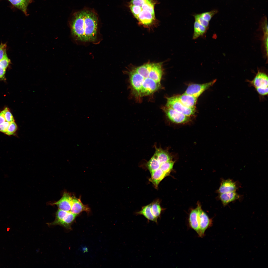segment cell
<instances>
[{
    "instance_id": "obj_23",
    "label": "cell",
    "mask_w": 268,
    "mask_h": 268,
    "mask_svg": "<svg viewBox=\"0 0 268 268\" xmlns=\"http://www.w3.org/2000/svg\"><path fill=\"white\" fill-rule=\"evenodd\" d=\"M195 21H196L202 25L208 28L209 26V22L204 19L201 15L200 14H196L194 15Z\"/></svg>"
},
{
    "instance_id": "obj_1",
    "label": "cell",
    "mask_w": 268,
    "mask_h": 268,
    "mask_svg": "<svg viewBox=\"0 0 268 268\" xmlns=\"http://www.w3.org/2000/svg\"><path fill=\"white\" fill-rule=\"evenodd\" d=\"M132 93L136 98L150 95L161 87L163 73L161 63H148L131 69L129 73Z\"/></svg>"
},
{
    "instance_id": "obj_5",
    "label": "cell",
    "mask_w": 268,
    "mask_h": 268,
    "mask_svg": "<svg viewBox=\"0 0 268 268\" xmlns=\"http://www.w3.org/2000/svg\"><path fill=\"white\" fill-rule=\"evenodd\" d=\"M163 109L169 120L173 123H185L189 122L190 120V117L166 106L163 107Z\"/></svg>"
},
{
    "instance_id": "obj_10",
    "label": "cell",
    "mask_w": 268,
    "mask_h": 268,
    "mask_svg": "<svg viewBox=\"0 0 268 268\" xmlns=\"http://www.w3.org/2000/svg\"><path fill=\"white\" fill-rule=\"evenodd\" d=\"M90 209L87 205L83 204L79 199L72 197V204L70 211L77 215L81 212L85 211L89 212Z\"/></svg>"
},
{
    "instance_id": "obj_25",
    "label": "cell",
    "mask_w": 268,
    "mask_h": 268,
    "mask_svg": "<svg viewBox=\"0 0 268 268\" xmlns=\"http://www.w3.org/2000/svg\"><path fill=\"white\" fill-rule=\"evenodd\" d=\"M2 112L4 114L6 121L9 122L14 121L13 117L7 108H5Z\"/></svg>"
},
{
    "instance_id": "obj_28",
    "label": "cell",
    "mask_w": 268,
    "mask_h": 268,
    "mask_svg": "<svg viewBox=\"0 0 268 268\" xmlns=\"http://www.w3.org/2000/svg\"><path fill=\"white\" fill-rule=\"evenodd\" d=\"M10 123L6 121L0 124V131L5 134Z\"/></svg>"
},
{
    "instance_id": "obj_8",
    "label": "cell",
    "mask_w": 268,
    "mask_h": 268,
    "mask_svg": "<svg viewBox=\"0 0 268 268\" xmlns=\"http://www.w3.org/2000/svg\"><path fill=\"white\" fill-rule=\"evenodd\" d=\"M140 7V12L136 18L139 23L145 27H149L153 25L156 20L155 12L142 9Z\"/></svg>"
},
{
    "instance_id": "obj_14",
    "label": "cell",
    "mask_w": 268,
    "mask_h": 268,
    "mask_svg": "<svg viewBox=\"0 0 268 268\" xmlns=\"http://www.w3.org/2000/svg\"><path fill=\"white\" fill-rule=\"evenodd\" d=\"M189 222L191 227L200 235L198 221V210L197 207L192 210L189 216Z\"/></svg>"
},
{
    "instance_id": "obj_3",
    "label": "cell",
    "mask_w": 268,
    "mask_h": 268,
    "mask_svg": "<svg viewBox=\"0 0 268 268\" xmlns=\"http://www.w3.org/2000/svg\"><path fill=\"white\" fill-rule=\"evenodd\" d=\"M268 76L265 73L258 71L252 80H247L250 85L254 87L260 97L268 95Z\"/></svg>"
},
{
    "instance_id": "obj_13",
    "label": "cell",
    "mask_w": 268,
    "mask_h": 268,
    "mask_svg": "<svg viewBox=\"0 0 268 268\" xmlns=\"http://www.w3.org/2000/svg\"><path fill=\"white\" fill-rule=\"evenodd\" d=\"M151 177L149 179L156 189H157L160 183L163 179L167 176V174L159 168L150 173Z\"/></svg>"
},
{
    "instance_id": "obj_2",
    "label": "cell",
    "mask_w": 268,
    "mask_h": 268,
    "mask_svg": "<svg viewBox=\"0 0 268 268\" xmlns=\"http://www.w3.org/2000/svg\"><path fill=\"white\" fill-rule=\"evenodd\" d=\"M72 35L77 40L93 42L97 38V14L93 10L86 8L74 13L70 21Z\"/></svg>"
},
{
    "instance_id": "obj_22",
    "label": "cell",
    "mask_w": 268,
    "mask_h": 268,
    "mask_svg": "<svg viewBox=\"0 0 268 268\" xmlns=\"http://www.w3.org/2000/svg\"><path fill=\"white\" fill-rule=\"evenodd\" d=\"M218 12L217 10L214 9L210 11L202 13L200 14L204 19L209 22L212 17Z\"/></svg>"
},
{
    "instance_id": "obj_17",
    "label": "cell",
    "mask_w": 268,
    "mask_h": 268,
    "mask_svg": "<svg viewBox=\"0 0 268 268\" xmlns=\"http://www.w3.org/2000/svg\"><path fill=\"white\" fill-rule=\"evenodd\" d=\"M137 214L143 215L148 220L150 221L157 223V219L153 215L151 209V203L142 207L141 210L136 213Z\"/></svg>"
},
{
    "instance_id": "obj_29",
    "label": "cell",
    "mask_w": 268,
    "mask_h": 268,
    "mask_svg": "<svg viewBox=\"0 0 268 268\" xmlns=\"http://www.w3.org/2000/svg\"><path fill=\"white\" fill-rule=\"evenodd\" d=\"M6 121L4 114L2 111L0 113V125Z\"/></svg>"
},
{
    "instance_id": "obj_16",
    "label": "cell",
    "mask_w": 268,
    "mask_h": 268,
    "mask_svg": "<svg viewBox=\"0 0 268 268\" xmlns=\"http://www.w3.org/2000/svg\"><path fill=\"white\" fill-rule=\"evenodd\" d=\"M239 198V195L235 191L220 194L219 196L220 199L224 206L238 199Z\"/></svg>"
},
{
    "instance_id": "obj_4",
    "label": "cell",
    "mask_w": 268,
    "mask_h": 268,
    "mask_svg": "<svg viewBox=\"0 0 268 268\" xmlns=\"http://www.w3.org/2000/svg\"><path fill=\"white\" fill-rule=\"evenodd\" d=\"M165 106L190 117L194 115L196 111L195 108H189L184 106L180 101L177 96L167 98Z\"/></svg>"
},
{
    "instance_id": "obj_24",
    "label": "cell",
    "mask_w": 268,
    "mask_h": 268,
    "mask_svg": "<svg viewBox=\"0 0 268 268\" xmlns=\"http://www.w3.org/2000/svg\"><path fill=\"white\" fill-rule=\"evenodd\" d=\"M17 127L14 121L10 123L5 134L8 135H12L16 131Z\"/></svg>"
},
{
    "instance_id": "obj_30",
    "label": "cell",
    "mask_w": 268,
    "mask_h": 268,
    "mask_svg": "<svg viewBox=\"0 0 268 268\" xmlns=\"http://www.w3.org/2000/svg\"><path fill=\"white\" fill-rule=\"evenodd\" d=\"M6 69L0 67V78L3 77L5 73Z\"/></svg>"
},
{
    "instance_id": "obj_7",
    "label": "cell",
    "mask_w": 268,
    "mask_h": 268,
    "mask_svg": "<svg viewBox=\"0 0 268 268\" xmlns=\"http://www.w3.org/2000/svg\"><path fill=\"white\" fill-rule=\"evenodd\" d=\"M198 210V221L200 231L199 236L202 237L206 230L212 224V221L202 210L200 204L197 207Z\"/></svg>"
},
{
    "instance_id": "obj_18",
    "label": "cell",
    "mask_w": 268,
    "mask_h": 268,
    "mask_svg": "<svg viewBox=\"0 0 268 268\" xmlns=\"http://www.w3.org/2000/svg\"><path fill=\"white\" fill-rule=\"evenodd\" d=\"M77 215L74 214L70 211L68 212L66 215L60 222L59 225L67 229H70L71 225Z\"/></svg>"
},
{
    "instance_id": "obj_15",
    "label": "cell",
    "mask_w": 268,
    "mask_h": 268,
    "mask_svg": "<svg viewBox=\"0 0 268 268\" xmlns=\"http://www.w3.org/2000/svg\"><path fill=\"white\" fill-rule=\"evenodd\" d=\"M14 6L22 11L28 16L27 10L29 4L32 2V0H8Z\"/></svg>"
},
{
    "instance_id": "obj_6",
    "label": "cell",
    "mask_w": 268,
    "mask_h": 268,
    "mask_svg": "<svg viewBox=\"0 0 268 268\" xmlns=\"http://www.w3.org/2000/svg\"><path fill=\"white\" fill-rule=\"evenodd\" d=\"M216 81V79H215L204 84H190L188 86L184 93L198 98L203 92L212 86Z\"/></svg>"
},
{
    "instance_id": "obj_12",
    "label": "cell",
    "mask_w": 268,
    "mask_h": 268,
    "mask_svg": "<svg viewBox=\"0 0 268 268\" xmlns=\"http://www.w3.org/2000/svg\"><path fill=\"white\" fill-rule=\"evenodd\" d=\"M237 189L236 185L232 180L227 179L222 180L218 190L220 194L235 191Z\"/></svg>"
},
{
    "instance_id": "obj_19",
    "label": "cell",
    "mask_w": 268,
    "mask_h": 268,
    "mask_svg": "<svg viewBox=\"0 0 268 268\" xmlns=\"http://www.w3.org/2000/svg\"><path fill=\"white\" fill-rule=\"evenodd\" d=\"M207 28L195 21L194 24V32L193 38L195 39L203 35L206 31Z\"/></svg>"
},
{
    "instance_id": "obj_21",
    "label": "cell",
    "mask_w": 268,
    "mask_h": 268,
    "mask_svg": "<svg viewBox=\"0 0 268 268\" xmlns=\"http://www.w3.org/2000/svg\"><path fill=\"white\" fill-rule=\"evenodd\" d=\"M174 163V162L172 160L162 163L159 168L168 175L173 168Z\"/></svg>"
},
{
    "instance_id": "obj_20",
    "label": "cell",
    "mask_w": 268,
    "mask_h": 268,
    "mask_svg": "<svg viewBox=\"0 0 268 268\" xmlns=\"http://www.w3.org/2000/svg\"><path fill=\"white\" fill-rule=\"evenodd\" d=\"M151 204L152 213L154 217L158 219L160 216L162 211V208L159 201H155Z\"/></svg>"
},
{
    "instance_id": "obj_11",
    "label": "cell",
    "mask_w": 268,
    "mask_h": 268,
    "mask_svg": "<svg viewBox=\"0 0 268 268\" xmlns=\"http://www.w3.org/2000/svg\"><path fill=\"white\" fill-rule=\"evenodd\" d=\"M177 96L180 101L185 106L189 108H195L197 98L184 93Z\"/></svg>"
},
{
    "instance_id": "obj_27",
    "label": "cell",
    "mask_w": 268,
    "mask_h": 268,
    "mask_svg": "<svg viewBox=\"0 0 268 268\" xmlns=\"http://www.w3.org/2000/svg\"><path fill=\"white\" fill-rule=\"evenodd\" d=\"M6 45L5 44L1 43L0 45V60L3 59L6 55Z\"/></svg>"
},
{
    "instance_id": "obj_26",
    "label": "cell",
    "mask_w": 268,
    "mask_h": 268,
    "mask_svg": "<svg viewBox=\"0 0 268 268\" xmlns=\"http://www.w3.org/2000/svg\"><path fill=\"white\" fill-rule=\"evenodd\" d=\"M10 59L7 55L3 59L0 60V67L6 69L10 64Z\"/></svg>"
},
{
    "instance_id": "obj_9",
    "label": "cell",
    "mask_w": 268,
    "mask_h": 268,
    "mask_svg": "<svg viewBox=\"0 0 268 268\" xmlns=\"http://www.w3.org/2000/svg\"><path fill=\"white\" fill-rule=\"evenodd\" d=\"M72 197L67 192H64L62 198L53 204L56 205L59 209L67 211H70Z\"/></svg>"
}]
</instances>
